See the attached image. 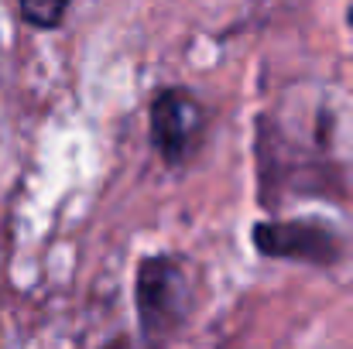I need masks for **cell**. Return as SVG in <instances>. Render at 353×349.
Returning <instances> with one entry per match:
<instances>
[{
  "label": "cell",
  "mask_w": 353,
  "mask_h": 349,
  "mask_svg": "<svg viewBox=\"0 0 353 349\" xmlns=\"http://www.w3.org/2000/svg\"><path fill=\"white\" fill-rule=\"evenodd\" d=\"M347 24L353 28V3H350V10H347Z\"/></svg>",
  "instance_id": "obj_5"
},
{
  "label": "cell",
  "mask_w": 353,
  "mask_h": 349,
  "mask_svg": "<svg viewBox=\"0 0 353 349\" xmlns=\"http://www.w3.org/2000/svg\"><path fill=\"white\" fill-rule=\"evenodd\" d=\"M17 14H21L31 28L48 31V28H59V24H62V17L69 14V3H65V0H24V3L17 7Z\"/></svg>",
  "instance_id": "obj_4"
},
{
  "label": "cell",
  "mask_w": 353,
  "mask_h": 349,
  "mask_svg": "<svg viewBox=\"0 0 353 349\" xmlns=\"http://www.w3.org/2000/svg\"><path fill=\"white\" fill-rule=\"evenodd\" d=\"M192 274L179 253H151L137 264L134 302L137 326L148 346L168 343L189 319L192 308Z\"/></svg>",
  "instance_id": "obj_1"
},
{
  "label": "cell",
  "mask_w": 353,
  "mask_h": 349,
  "mask_svg": "<svg viewBox=\"0 0 353 349\" xmlns=\"http://www.w3.org/2000/svg\"><path fill=\"white\" fill-rule=\"evenodd\" d=\"M206 123H210L206 107L185 86L158 89L154 100H151V110H148L151 144H154V151L161 154V161L168 168H179L196 154V147L203 144Z\"/></svg>",
  "instance_id": "obj_2"
},
{
  "label": "cell",
  "mask_w": 353,
  "mask_h": 349,
  "mask_svg": "<svg viewBox=\"0 0 353 349\" xmlns=\"http://www.w3.org/2000/svg\"><path fill=\"white\" fill-rule=\"evenodd\" d=\"M250 240L261 257L271 260H295V264H312V267H333L343 260V236L323 220H261Z\"/></svg>",
  "instance_id": "obj_3"
}]
</instances>
